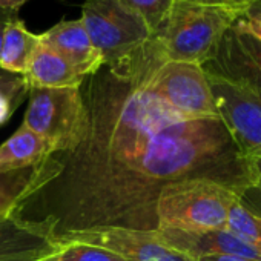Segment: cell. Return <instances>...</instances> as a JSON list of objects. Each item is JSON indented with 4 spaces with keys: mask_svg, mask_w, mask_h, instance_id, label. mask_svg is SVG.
Segmentation results:
<instances>
[{
    "mask_svg": "<svg viewBox=\"0 0 261 261\" xmlns=\"http://www.w3.org/2000/svg\"><path fill=\"white\" fill-rule=\"evenodd\" d=\"M194 261H255V259L235 256V255H204V256H200Z\"/></svg>",
    "mask_w": 261,
    "mask_h": 261,
    "instance_id": "23",
    "label": "cell"
},
{
    "mask_svg": "<svg viewBox=\"0 0 261 261\" xmlns=\"http://www.w3.org/2000/svg\"><path fill=\"white\" fill-rule=\"evenodd\" d=\"M16 14L13 11H4V10H0V46H2V37H4V31H5V25L7 22L10 20V17Z\"/></svg>",
    "mask_w": 261,
    "mask_h": 261,
    "instance_id": "28",
    "label": "cell"
},
{
    "mask_svg": "<svg viewBox=\"0 0 261 261\" xmlns=\"http://www.w3.org/2000/svg\"><path fill=\"white\" fill-rule=\"evenodd\" d=\"M204 4H215V5H229V7H247L253 0H198Z\"/></svg>",
    "mask_w": 261,
    "mask_h": 261,
    "instance_id": "26",
    "label": "cell"
},
{
    "mask_svg": "<svg viewBox=\"0 0 261 261\" xmlns=\"http://www.w3.org/2000/svg\"><path fill=\"white\" fill-rule=\"evenodd\" d=\"M120 2L143 19L154 34L166 19L172 0H120Z\"/></svg>",
    "mask_w": 261,
    "mask_h": 261,
    "instance_id": "19",
    "label": "cell"
},
{
    "mask_svg": "<svg viewBox=\"0 0 261 261\" xmlns=\"http://www.w3.org/2000/svg\"><path fill=\"white\" fill-rule=\"evenodd\" d=\"M30 88H80L85 82L74 66L56 49L40 40L23 74Z\"/></svg>",
    "mask_w": 261,
    "mask_h": 261,
    "instance_id": "14",
    "label": "cell"
},
{
    "mask_svg": "<svg viewBox=\"0 0 261 261\" xmlns=\"http://www.w3.org/2000/svg\"><path fill=\"white\" fill-rule=\"evenodd\" d=\"M243 17L261 22V0H253V2H250Z\"/></svg>",
    "mask_w": 261,
    "mask_h": 261,
    "instance_id": "24",
    "label": "cell"
},
{
    "mask_svg": "<svg viewBox=\"0 0 261 261\" xmlns=\"http://www.w3.org/2000/svg\"><path fill=\"white\" fill-rule=\"evenodd\" d=\"M134 80L183 115L194 118L217 115L209 80L201 65L165 62L145 77Z\"/></svg>",
    "mask_w": 261,
    "mask_h": 261,
    "instance_id": "6",
    "label": "cell"
},
{
    "mask_svg": "<svg viewBox=\"0 0 261 261\" xmlns=\"http://www.w3.org/2000/svg\"><path fill=\"white\" fill-rule=\"evenodd\" d=\"M247 7L172 0L160 28L120 68L146 75L165 62L203 65L215 51L223 34L243 19Z\"/></svg>",
    "mask_w": 261,
    "mask_h": 261,
    "instance_id": "2",
    "label": "cell"
},
{
    "mask_svg": "<svg viewBox=\"0 0 261 261\" xmlns=\"http://www.w3.org/2000/svg\"><path fill=\"white\" fill-rule=\"evenodd\" d=\"M65 243H83L106 249L126 261H194L165 244L157 230L98 226L59 233Z\"/></svg>",
    "mask_w": 261,
    "mask_h": 261,
    "instance_id": "8",
    "label": "cell"
},
{
    "mask_svg": "<svg viewBox=\"0 0 261 261\" xmlns=\"http://www.w3.org/2000/svg\"><path fill=\"white\" fill-rule=\"evenodd\" d=\"M106 68H117L142 49L152 33L140 16L120 0H86L82 17Z\"/></svg>",
    "mask_w": 261,
    "mask_h": 261,
    "instance_id": "5",
    "label": "cell"
},
{
    "mask_svg": "<svg viewBox=\"0 0 261 261\" xmlns=\"http://www.w3.org/2000/svg\"><path fill=\"white\" fill-rule=\"evenodd\" d=\"M201 68L207 75L261 97V42L238 22L223 34L215 51Z\"/></svg>",
    "mask_w": 261,
    "mask_h": 261,
    "instance_id": "7",
    "label": "cell"
},
{
    "mask_svg": "<svg viewBox=\"0 0 261 261\" xmlns=\"http://www.w3.org/2000/svg\"><path fill=\"white\" fill-rule=\"evenodd\" d=\"M23 124L39 134L53 155L75 149L88 129V111L80 88H30Z\"/></svg>",
    "mask_w": 261,
    "mask_h": 261,
    "instance_id": "4",
    "label": "cell"
},
{
    "mask_svg": "<svg viewBox=\"0 0 261 261\" xmlns=\"http://www.w3.org/2000/svg\"><path fill=\"white\" fill-rule=\"evenodd\" d=\"M252 166H253V175H255V186L261 189V157H250Z\"/></svg>",
    "mask_w": 261,
    "mask_h": 261,
    "instance_id": "27",
    "label": "cell"
},
{
    "mask_svg": "<svg viewBox=\"0 0 261 261\" xmlns=\"http://www.w3.org/2000/svg\"><path fill=\"white\" fill-rule=\"evenodd\" d=\"M240 195L211 180L191 178L166 185L157 200V229L188 232L226 227Z\"/></svg>",
    "mask_w": 261,
    "mask_h": 261,
    "instance_id": "3",
    "label": "cell"
},
{
    "mask_svg": "<svg viewBox=\"0 0 261 261\" xmlns=\"http://www.w3.org/2000/svg\"><path fill=\"white\" fill-rule=\"evenodd\" d=\"M60 261H126V259L106 249L92 244L69 243L66 250L60 256Z\"/></svg>",
    "mask_w": 261,
    "mask_h": 261,
    "instance_id": "20",
    "label": "cell"
},
{
    "mask_svg": "<svg viewBox=\"0 0 261 261\" xmlns=\"http://www.w3.org/2000/svg\"><path fill=\"white\" fill-rule=\"evenodd\" d=\"M86 79V134L54 155L63 169L33 198L46 211L39 218L57 221V235L98 226L157 230L159 195L180 180H211L238 195L255 186L252 159L218 115H183L106 66Z\"/></svg>",
    "mask_w": 261,
    "mask_h": 261,
    "instance_id": "1",
    "label": "cell"
},
{
    "mask_svg": "<svg viewBox=\"0 0 261 261\" xmlns=\"http://www.w3.org/2000/svg\"><path fill=\"white\" fill-rule=\"evenodd\" d=\"M207 80L217 115L241 152L249 159L261 157V97L212 75Z\"/></svg>",
    "mask_w": 261,
    "mask_h": 261,
    "instance_id": "10",
    "label": "cell"
},
{
    "mask_svg": "<svg viewBox=\"0 0 261 261\" xmlns=\"http://www.w3.org/2000/svg\"><path fill=\"white\" fill-rule=\"evenodd\" d=\"M240 201L249 207L250 211L256 212L258 215H261V189L258 186H250L247 188L241 195H240Z\"/></svg>",
    "mask_w": 261,
    "mask_h": 261,
    "instance_id": "21",
    "label": "cell"
},
{
    "mask_svg": "<svg viewBox=\"0 0 261 261\" xmlns=\"http://www.w3.org/2000/svg\"><path fill=\"white\" fill-rule=\"evenodd\" d=\"M40 43V34L31 33L17 13L5 25L2 46H0V69L23 75L30 60Z\"/></svg>",
    "mask_w": 261,
    "mask_h": 261,
    "instance_id": "16",
    "label": "cell"
},
{
    "mask_svg": "<svg viewBox=\"0 0 261 261\" xmlns=\"http://www.w3.org/2000/svg\"><path fill=\"white\" fill-rule=\"evenodd\" d=\"M68 244L53 217L28 218L22 212L0 221V261H60Z\"/></svg>",
    "mask_w": 261,
    "mask_h": 261,
    "instance_id": "9",
    "label": "cell"
},
{
    "mask_svg": "<svg viewBox=\"0 0 261 261\" xmlns=\"http://www.w3.org/2000/svg\"><path fill=\"white\" fill-rule=\"evenodd\" d=\"M238 23L247 31V33H250L253 37H256L259 42H261V22H258V20H252V19H240L238 20Z\"/></svg>",
    "mask_w": 261,
    "mask_h": 261,
    "instance_id": "22",
    "label": "cell"
},
{
    "mask_svg": "<svg viewBox=\"0 0 261 261\" xmlns=\"http://www.w3.org/2000/svg\"><path fill=\"white\" fill-rule=\"evenodd\" d=\"M226 229L247 243L261 246V215L246 207L241 201L230 209Z\"/></svg>",
    "mask_w": 261,
    "mask_h": 261,
    "instance_id": "18",
    "label": "cell"
},
{
    "mask_svg": "<svg viewBox=\"0 0 261 261\" xmlns=\"http://www.w3.org/2000/svg\"><path fill=\"white\" fill-rule=\"evenodd\" d=\"M40 40L62 54L85 79L97 74L105 66L100 51L94 46L80 19L62 20L40 34Z\"/></svg>",
    "mask_w": 261,
    "mask_h": 261,
    "instance_id": "13",
    "label": "cell"
},
{
    "mask_svg": "<svg viewBox=\"0 0 261 261\" xmlns=\"http://www.w3.org/2000/svg\"><path fill=\"white\" fill-rule=\"evenodd\" d=\"M160 240L171 249L197 259L204 255H235L255 261H261V246L244 241L226 227L211 230H177L157 229Z\"/></svg>",
    "mask_w": 261,
    "mask_h": 261,
    "instance_id": "11",
    "label": "cell"
},
{
    "mask_svg": "<svg viewBox=\"0 0 261 261\" xmlns=\"http://www.w3.org/2000/svg\"><path fill=\"white\" fill-rule=\"evenodd\" d=\"M63 166L53 155L33 168L0 174V221L25 212L33 198L51 181Z\"/></svg>",
    "mask_w": 261,
    "mask_h": 261,
    "instance_id": "12",
    "label": "cell"
},
{
    "mask_svg": "<svg viewBox=\"0 0 261 261\" xmlns=\"http://www.w3.org/2000/svg\"><path fill=\"white\" fill-rule=\"evenodd\" d=\"M49 157H53V152L48 143L33 129L22 124L0 145V174L33 168Z\"/></svg>",
    "mask_w": 261,
    "mask_h": 261,
    "instance_id": "15",
    "label": "cell"
},
{
    "mask_svg": "<svg viewBox=\"0 0 261 261\" xmlns=\"http://www.w3.org/2000/svg\"><path fill=\"white\" fill-rule=\"evenodd\" d=\"M28 94L30 86L23 75L0 69V126L11 118Z\"/></svg>",
    "mask_w": 261,
    "mask_h": 261,
    "instance_id": "17",
    "label": "cell"
},
{
    "mask_svg": "<svg viewBox=\"0 0 261 261\" xmlns=\"http://www.w3.org/2000/svg\"><path fill=\"white\" fill-rule=\"evenodd\" d=\"M28 0H0V10L17 13Z\"/></svg>",
    "mask_w": 261,
    "mask_h": 261,
    "instance_id": "25",
    "label": "cell"
}]
</instances>
